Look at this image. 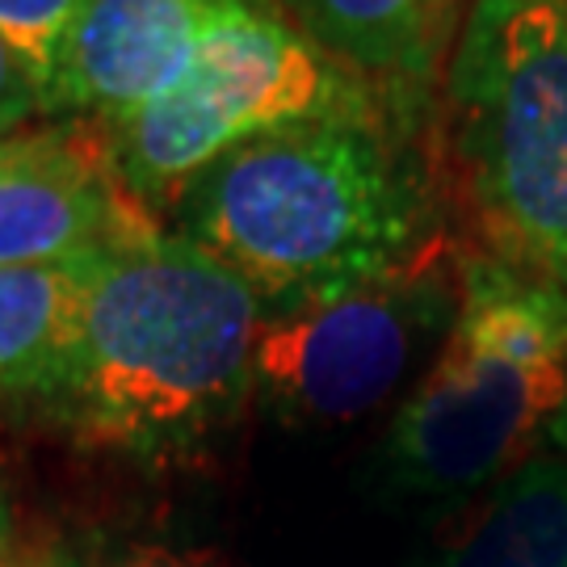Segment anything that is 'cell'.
<instances>
[{"label":"cell","mask_w":567,"mask_h":567,"mask_svg":"<svg viewBox=\"0 0 567 567\" xmlns=\"http://www.w3.org/2000/svg\"><path fill=\"white\" fill-rule=\"evenodd\" d=\"M261 320V299L231 269L152 231L102 252L55 395L102 446L173 450L252 391Z\"/></svg>","instance_id":"2"},{"label":"cell","mask_w":567,"mask_h":567,"mask_svg":"<svg viewBox=\"0 0 567 567\" xmlns=\"http://www.w3.org/2000/svg\"><path fill=\"white\" fill-rule=\"evenodd\" d=\"M374 110L358 76L328 60L295 21L224 0L182 84L118 131V168L140 203L185 185L240 143L295 122Z\"/></svg>","instance_id":"5"},{"label":"cell","mask_w":567,"mask_h":567,"mask_svg":"<svg viewBox=\"0 0 567 567\" xmlns=\"http://www.w3.org/2000/svg\"><path fill=\"white\" fill-rule=\"evenodd\" d=\"M442 135L475 252L567 286L564 0H471L442 76Z\"/></svg>","instance_id":"3"},{"label":"cell","mask_w":567,"mask_h":567,"mask_svg":"<svg viewBox=\"0 0 567 567\" xmlns=\"http://www.w3.org/2000/svg\"><path fill=\"white\" fill-rule=\"evenodd\" d=\"M97 126L0 140V269L63 265L156 231Z\"/></svg>","instance_id":"7"},{"label":"cell","mask_w":567,"mask_h":567,"mask_svg":"<svg viewBox=\"0 0 567 567\" xmlns=\"http://www.w3.org/2000/svg\"><path fill=\"white\" fill-rule=\"evenodd\" d=\"M224 0H89L63 42L51 110L126 126L168 97Z\"/></svg>","instance_id":"8"},{"label":"cell","mask_w":567,"mask_h":567,"mask_svg":"<svg viewBox=\"0 0 567 567\" xmlns=\"http://www.w3.org/2000/svg\"><path fill=\"white\" fill-rule=\"evenodd\" d=\"M84 4L89 0H0V39L18 51L47 97H51L63 42L72 34ZM47 114H51V105H47Z\"/></svg>","instance_id":"12"},{"label":"cell","mask_w":567,"mask_h":567,"mask_svg":"<svg viewBox=\"0 0 567 567\" xmlns=\"http://www.w3.org/2000/svg\"><path fill=\"white\" fill-rule=\"evenodd\" d=\"M47 114V93L21 55L0 39V140L25 131V122Z\"/></svg>","instance_id":"13"},{"label":"cell","mask_w":567,"mask_h":567,"mask_svg":"<svg viewBox=\"0 0 567 567\" xmlns=\"http://www.w3.org/2000/svg\"><path fill=\"white\" fill-rule=\"evenodd\" d=\"M567 425V286L466 252L442 353L391 425L395 484L458 496L505 480Z\"/></svg>","instance_id":"4"},{"label":"cell","mask_w":567,"mask_h":567,"mask_svg":"<svg viewBox=\"0 0 567 567\" xmlns=\"http://www.w3.org/2000/svg\"><path fill=\"white\" fill-rule=\"evenodd\" d=\"M93 567H236V564H227L224 555H215V550L143 547V550H131V555H122V559H110V564H93Z\"/></svg>","instance_id":"14"},{"label":"cell","mask_w":567,"mask_h":567,"mask_svg":"<svg viewBox=\"0 0 567 567\" xmlns=\"http://www.w3.org/2000/svg\"><path fill=\"white\" fill-rule=\"evenodd\" d=\"M97 261L102 252L63 265L0 269V395H55L63 386Z\"/></svg>","instance_id":"10"},{"label":"cell","mask_w":567,"mask_h":567,"mask_svg":"<svg viewBox=\"0 0 567 567\" xmlns=\"http://www.w3.org/2000/svg\"><path fill=\"white\" fill-rule=\"evenodd\" d=\"M458 274L450 240L374 282L324 303L265 311L252 344V386L286 421L341 425L386 404L412 365L450 337Z\"/></svg>","instance_id":"6"},{"label":"cell","mask_w":567,"mask_h":567,"mask_svg":"<svg viewBox=\"0 0 567 567\" xmlns=\"http://www.w3.org/2000/svg\"><path fill=\"white\" fill-rule=\"evenodd\" d=\"M564 4H567V0H564Z\"/></svg>","instance_id":"15"},{"label":"cell","mask_w":567,"mask_h":567,"mask_svg":"<svg viewBox=\"0 0 567 567\" xmlns=\"http://www.w3.org/2000/svg\"><path fill=\"white\" fill-rule=\"evenodd\" d=\"M437 567H567V454L505 475Z\"/></svg>","instance_id":"11"},{"label":"cell","mask_w":567,"mask_h":567,"mask_svg":"<svg viewBox=\"0 0 567 567\" xmlns=\"http://www.w3.org/2000/svg\"><path fill=\"white\" fill-rule=\"evenodd\" d=\"M177 219L265 311L337 299L446 240L429 227L425 161L379 110L240 143L185 185Z\"/></svg>","instance_id":"1"},{"label":"cell","mask_w":567,"mask_h":567,"mask_svg":"<svg viewBox=\"0 0 567 567\" xmlns=\"http://www.w3.org/2000/svg\"><path fill=\"white\" fill-rule=\"evenodd\" d=\"M471 0H290L295 25L362 84L421 105L446 76Z\"/></svg>","instance_id":"9"}]
</instances>
